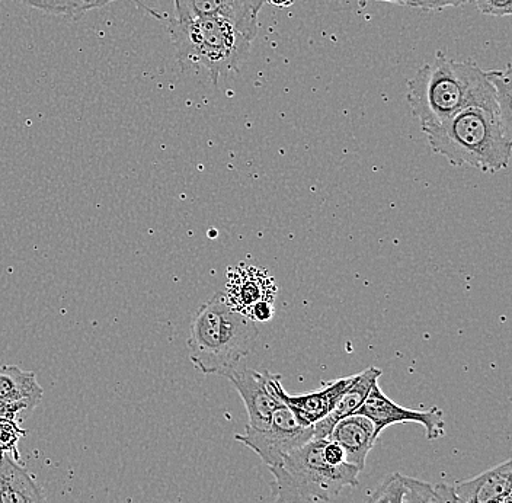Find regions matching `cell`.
<instances>
[{
  "label": "cell",
  "instance_id": "1",
  "mask_svg": "<svg viewBox=\"0 0 512 503\" xmlns=\"http://www.w3.org/2000/svg\"><path fill=\"white\" fill-rule=\"evenodd\" d=\"M422 131L431 149L451 165L485 173L510 166L512 130L502 120L496 101L470 105L443 123L422 127Z\"/></svg>",
  "mask_w": 512,
  "mask_h": 503
},
{
  "label": "cell",
  "instance_id": "2",
  "mask_svg": "<svg viewBox=\"0 0 512 503\" xmlns=\"http://www.w3.org/2000/svg\"><path fill=\"white\" fill-rule=\"evenodd\" d=\"M409 108L422 127L443 123L470 105L496 101L488 72L473 62H454L437 53L408 82Z\"/></svg>",
  "mask_w": 512,
  "mask_h": 503
},
{
  "label": "cell",
  "instance_id": "3",
  "mask_svg": "<svg viewBox=\"0 0 512 503\" xmlns=\"http://www.w3.org/2000/svg\"><path fill=\"white\" fill-rule=\"evenodd\" d=\"M258 328L254 320L227 303L217 293L192 316L188 351L194 367L203 374L226 376L255 351Z\"/></svg>",
  "mask_w": 512,
  "mask_h": 503
},
{
  "label": "cell",
  "instance_id": "4",
  "mask_svg": "<svg viewBox=\"0 0 512 503\" xmlns=\"http://www.w3.org/2000/svg\"><path fill=\"white\" fill-rule=\"evenodd\" d=\"M323 442L325 438H313L284 456L277 466L268 467L274 476L271 493L275 503L332 502L342 490L357 488L360 470L350 463H328Z\"/></svg>",
  "mask_w": 512,
  "mask_h": 503
},
{
  "label": "cell",
  "instance_id": "5",
  "mask_svg": "<svg viewBox=\"0 0 512 503\" xmlns=\"http://www.w3.org/2000/svg\"><path fill=\"white\" fill-rule=\"evenodd\" d=\"M169 35L184 66L204 67L217 85L222 76L240 73L251 53L252 41L217 16L169 21Z\"/></svg>",
  "mask_w": 512,
  "mask_h": 503
},
{
  "label": "cell",
  "instance_id": "6",
  "mask_svg": "<svg viewBox=\"0 0 512 503\" xmlns=\"http://www.w3.org/2000/svg\"><path fill=\"white\" fill-rule=\"evenodd\" d=\"M313 434V425H304L284 405L275 410L267 428L255 429L248 425L245 434L236 435V441L251 448L268 467H274L288 453L312 441Z\"/></svg>",
  "mask_w": 512,
  "mask_h": 503
},
{
  "label": "cell",
  "instance_id": "7",
  "mask_svg": "<svg viewBox=\"0 0 512 503\" xmlns=\"http://www.w3.org/2000/svg\"><path fill=\"white\" fill-rule=\"evenodd\" d=\"M358 415L366 416L376 426L377 435L384 429L398 424H418L424 426L427 440H440L446 435L444 412L437 406L428 410L406 409L393 402L380 389L379 381L371 387L366 402L358 409Z\"/></svg>",
  "mask_w": 512,
  "mask_h": 503
},
{
  "label": "cell",
  "instance_id": "8",
  "mask_svg": "<svg viewBox=\"0 0 512 503\" xmlns=\"http://www.w3.org/2000/svg\"><path fill=\"white\" fill-rule=\"evenodd\" d=\"M270 371L261 373L251 368H235L226 377L236 387L248 410L249 426L255 429H265L270 425L275 410L284 403L275 396L271 387Z\"/></svg>",
  "mask_w": 512,
  "mask_h": 503
},
{
  "label": "cell",
  "instance_id": "9",
  "mask_svg": "<svg viewBox=\"0 0 512 503\" xmlns=\"http://www.w3.org/2000/svg\"><path fill=\"white\" fill-rule=\"evenodd\" d=\"M176 21L217 16L232 22L249 40L258 34V12L252 0H174Z\"/></svg>",
  "mask_w": 512,
  "mask_h": 503
},
{
  "label": "cell",
  "instance_id": "10",
  "mask_svg": "<svg viewBox=\"0 0 512 503\" xmlns=\"http://www.w3.org/2000/svg\"><path fill=\"white\" fill-rule=\"evenodd\" d=\"M352 377L336 378L334 381H329L325 386L315 390V392L307 394H288L281 384V377L278 374L270 376L271 387L274 390L275 396L287 406L304 425H315L320 419L325 418L331 409L334 408L336 400L341 396L342 392L347 389L348 384L351 383Z\"/></svg>",
  "mask_w": 512,
  "mask_h": 503
},
{
  "label": "cell",
  "instance_id": "11",
  "mask_svg": "<svg viewBox=\"0 0 512 503\" xmlns=\"http://www.w3.org/2000/svg\"><path fill=\"white\" fill-rule=\"evenodd\" d=\"M275 291L277 288L267 271L240 264L238 268L230 271L224 297L233 309L246 316L255 304L274 301Z\"/></svg>",
  "mask_w": 512,
  "mask_h": 503
},
{
  "label": "cell",
  "instance_id": "12",
  "mask_svg": "<svg viewBox=\"0 0 512 503\" xmlns=\"http://www.w3.org/2000/svg\"><path fill=\"white\" fill-rule=\"evenodd\" d=\"M376 426L366 416L355 415L342 419L332 428L328 440L336 442L344 450L345 460L363 472L368 454L376 445Z\"/></svg>",
  "mask_w": 512,
  "mask_h": 503
},
{
  "label": "cell",
  "instance_id": "13",
  "mask_svg": "<svg viewBox=\"0 0 512 503\" xmlns=\"http://www.w3.org/2000/svg\"><path fill=\"white\" fill-rule=\"evenodd\" d=\"M382 374L383 371L376 367H368L363 373L355 374V376L352 377L351 383L348 384L347 389H345L341 396L338 397V400H336L331 412L313 425V429H315L313 438H315V440L328 438L332 428H334L339 421L348 418V416L355 415L358 409L363 406V403L366 402L371 387L379 381Z\"/></svg>",
  "mask_w": 512,
  "mask_h": 503
},
{
  "label": "cell",
  "instance_id": "14",
  "mask_svg": "<svg viewBox=\"0 0 512 503\" xmlns=\"http://www.w3.org/2000/svg\"><path fill=\"white\" fill-rule=\"evenodd\" d=\"M511 460L453 486L456 503H488L511 495Z\"/></svg>",
  "mask_w": 512,
  "mask_h": 503
},
{
  "label": "cell",
  "instance_id": "15",
  "mask_svg": "<svg viewBox=\"0 0 512 503\" xmlns=\"http://www.w3.org/2000/svg\"><path fill=\"white\" fill-rule=\"evenodd\" d=\"M0 503H47L35 477L11 456L0 457Z\"/></svg>",
  "mask_w": 512,
  "mask_h": 503
},
{
  "label": "cell",
  "instance_id": "16",
  "mask_svg": "<svg viewBox=\"0 0 512 503\" xmlns=\"http://www.w3.org/2000/svg\"><path fill=\"white\" fill-rule=\"evenodd\" d=\"M44 397L43 387L32 371H25L18 365L0 367V400L22 403L34 410Z\"/></svg>",
  "mask_w": 512,
  "mask_h": 503
},
{
  "label": "cell",
  "instance_id": "17",
  "mask_svg": "<svg viewBox=\"0 0 512 503\" xmlns=\"http://www.w3.org/2000/svg\"><path fill=\"white\" fill-rule=\"evenodd\" d=\"M115 0H35L32 8L40 9V11L47 12L51 15L69 16V18L79 19L82 18L86 12L94 11V9L104 8L110 5ZM137 3L140 8L146 9L150 15L155 16L156 19H163V15L153 11V9L146 8L142 0H131Z\"/></svg>",
  "mask_w": 512,
  "mask_h": 503
},
{
  "label": "cell",
  "instance_id": "18",
  "mask_svg": "<svg viewBox=\"0 0 512 503\" xmlns=\"http://www.w3.org/2000/svg\"><path fill=\"white\" fill-rule=\"evenodd\" d=\"M488 78L495 88L496 104L502 120L512 130V73L511 64L504 70H489Z\"/></svg>",
  "mask_w": 512,
  "mask_h": 503
},
{
  "label": "cell",
  "instance_id": "19",
  "mask_svg": "<svg viewBox=\"0 0 512 503\" xmlns=\"http://www.w3.org/2000/svg\"><path fill=\"white\" fill-rule=\"evenodd\" d=\"M27 435V431L19 426L14 419H0V457L11 456L16 463L21 461L19 441Z\"/></svg>",
  "mask_w": 512,
  "mask_h": 503
},
{
  "label": "cell",
  "instance_id": "20",
  "mask_svg": "<svg viewBox=\"0 0 512 503\" xmlns=\"http://www.w3.org/2000/svg\"><path fill=\"white\" fill-rule=\"evenodd\" d=\"M405 483L400 473H392L380 483L379 488L368 495L364 503H402Z\"/></svg>",
  "mask_w": 512,
  "mask_h": 503
},
{
  "label": "cell",
  "instance_id": "21",
  "mask_svg": "<svg viewBox=\"0 0 512 503\" xmlns=\"http://www.w3.org/2000/svg\"><path fill=\"white\" fill-rule=\"evenodd\" d=\"M403 483H405V493H403L402 503H440L431 483L406 476H403Z\"/></svg>",
  "mask_w": 512,
  "mask_h": 503
},
{
  "label": "cell",
  "instance_id": "22",
  "mask_svg": "<svg viewBox=\"0 0 512 503\" xmlns=\"http://www.w3.org/2000/svg\"><path fill=\"white\" fill-rule=\"evenodd\" d=\"M476 8L483 15L511 16L512 0H475Z\"/></svg>",
  "mask_w": 512,
  "mask_h": 503
},
{
  "label": "cell",
  "instance_id": "23",
  "mask_svg": "<svg viewBox=\"0 0 512 503\" xmlns=\"http://www.w3.org/2000/svg\"><path fill=\"white\" fill-rule=\"evenodd\" d=\"M469 2L470 0H412V8L427 12L443 11L446 8H459Z\"/></svg>",
  "mask_w": 512,
  "mask_h": 503
},
{
  "label": "cell",
  "instance_id": "24",
  "mask_svg": "<svg viewBox=\"0 0 512 503\" xmlns=\"http://www.w3.org/2000/svg\"><path fill=\"white\" fill-rule=\"evenodd\" d=\"M27 406L22 403H11L0 400V419H18L21 413L28 412Z\"/></svg>",
  "mask_w": 512,
  "mask_h": 503
},
{
  "label": "cell",
  "instance_id": "25",
  "mask_svg": "<svg viewBox=\"0 0 512 503\" xmlns=\"http://www.w3.org/2000/svg\"><path fill=\"white\" fill-rule=\"evenodd\" d=\"M435 493H437L438 502L440 503H456V496H454L453 486L447 483H440L434 486Z\"/></svg>",
  "mask_w": 512,
  "mask_h": 503
},
{
  "label": "cell",
  "instance_id": "26",
  "mask_svg": "<svg viewBox=\"0 0 512 503\" xmlns=\"http://www.w3.org/2000/svg\"><path fill=\"white\" fill-rule=\"evenodd\" d=\"M370 2L396 3V5L405 6V8H412V0H358V5L361 8H366L367 3Z\"/></svg>",
  "mask_w": 512,
  "mask_h": 503
},
{
  "label": "cell",
  "instance_id": "27",
  "mask_svg": "<svg viewBox=\"0 0 512 503\" xmlns=\"http://www.w3.org/2000/svg\"><path fill=\"white\" fill-rule=\"evenodd\" d=\"M294 2H296V0H265V3H270V5L278 9L290 8V6L294 5Z\"/></svg>",
  "mask_w": 512,
  "mask_h": 503
},
{
  "label": "cell",
  "instance_id": "28",
  "mask_svg": "<svg viewBox=\"0 0 512 503\" xmlns=\"http://www.w3.org/2000/svg\"><path fill=\"white\" fill-rule=\"evenodd\" d=\"M252 5H254L255 11L258 12L259 14V11H261L262 6L265 5V0H252Z\"/></svg>",
  "mask_w": 512,
  "mask_h": 503
},
{
  "label": "cell",
  "instance_id": "29",
  "mask_svg": "<svg viewBox=\"0 0 512 503\" xmlns=\"http://www.w3.org/2000/svg\"><path fill=\"white\" fill-rule=\"evenodd\" d=\"M488 503H511V495L505 496V498L496 499V501L488 502Z\"/></svg>",
  "mask_w": 512,
  "mask_h": 503
},
{
  "label": "cell",
  "instance_id": "30",
  "mask_svg": "<svg viewBox=\"0 0 512 503\" xmlns=\"http://www.w3.org/2000/svg\"><path fill=\"white\" fill-rule=\"evenodd\" d=\"M19 2L25 3V5L31 6L34 5L35 0H19Z\"/></svg>",
  "mask_w": 512,
  "mask_h": 503
}]
</instances>
